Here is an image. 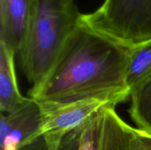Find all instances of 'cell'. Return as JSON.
I'll return each mask as SVG.
<instances>
[{"instance_id":"obj_1","label":"cell","mask_w":151,"mask_h":150,"mask_svg":"<svg viewBox=\"0 0 151 150\" xmlns=\"http://www.w3.org/2000/svg\"><path fill=\"white\" fill-rule=\"evenodd\" d=\"M128 51L79 22L45 78L30 88L29 97L37 103L64 102L128 89Z\"/></svg>"},{"instance_id":"obj_2","label":"cell","mask_w":151,"mask_h":150,"mask_svg":"<svg viewBox=\"0 0 151 150\" xmlns=\"http://www.w3.org/2000/svg\"><path fill=\"white\" fill-rule=\"evenodd\" d=\"M81 14L74 0H35L18 54L31 88L45 78L79 26Z\"/></svg>"},{"instance_id":"obj_3","label":"cell","mask_w":151,"mask_h":150,"mask_svg":"<svg viewBox=\"0 0 151 150\" xmlns=\"http://www.w3.org/2000/svg\"><path fill=\"white\" fill-rule=\"evenodd\" d=\"M80 25L127 50L151 41V0H104Z\"/></svg>"},{"instance_id":"obj_4","label":"cell","mask_w":151,"mask_h":150,"mask_svg":"<svg viewBox=\"0 0 151 150\" xmlns=\"http://www.w3.org/2000/svg\"><path fill=\"white\" fill-rule=\"evenodd\" d=\"M128 89L64 102L37 103L41 137L49 150H59L64 139L104 107H115L130 98Z\"/></svg>"},{"instance_id":"obj_5","label":"cell","mask_w":151,"mask_h":150,"mask_svg":"<svg viewBox=\"0 0 151 150\" xmlns=\"http://www.w3.org/2000/svg\"><path fill=\"white\" fill-rule=\"evenodd\" d=\"M78 150H136L135 128L104 107L77 128Z\"/></svg>"},{"instance_id":"obj_6","label":"cell","mask_w":151,"mask_h":150,"mask_svg":"<svg viewBox=\"0 0 151 150\" xmlns=\"http://www.w3.org/2000/svg\"><path fill=\"white\" fill-rule=\"evenodd\" d=\"M39 104L33 100L14 112L0 113V150H19L42 138Z\"/></svg>"},{"instance_id":"obj_7","label":"cell","mask_w":151,"mask_h":150,"mask_svg":"<svg viewBox=\"0 0 151 150\" xmlns=\"http://www.w3.org/2000/svg\"><path fill=\"white\" fill-rule=\"evenodd\" d=\"M35 0H0V42L19 54Z\"/></svg>"},{"instance_id":"obj_8","label":"cell","mask_w":151,"mask_h":150,"mask_svg":"<svg viewBox=\"0 0 151 150\" xmlns=\"http://www.w3.org/2000/svg\"><path fill=\"white\" fill-rule=\"evenodd\" d=\"M15 56L12 50L0 42V111L4 114L16 111L31 99L20 93L15 70Z\"/></svg>"},{"instance_id":"obj_9","label":"cell","mask_w":151,"mask_h":150,"mask_svg":"<svg viewBox=\"0 0 151 150\" xmlns=\"http://www.w3.org/2000/svg\"><path fill=\"white\" fill-rule=\"evenodd\" d=\"M151 77V41L129 50L126 86L130 93Z\"/></svg>"},{"instance_id":"obj_10","label":"cell","mask_w":151,"mask_h":150,"mask_svg":"<svg viewBox=\"0 0 151 150\" xmlns=\"http://www.w3.org/2000/svg\"><path fill=\"white\" fill-rule=\"evenodd\" d=\"M130 100L128 112L136 128L151 134V77L132 92Z\"/></svg>"},{"instance_id":"obj_11","label":"cell","mask_w":151,"mask_h":150,"mask_svg":"<svg viewBox=\"0 0 151 150\" xmlns=\"http://www.w3.org/2000/svg\"><path fill=\"white\" fill-rule=\"evenodd\" d=\"M136 150H151V134L135 128Z\"/></svg>"},{"instance_id":"obj_12","label":"cell","mask_w":151,"mask_h":150,"mask_svg":"<svg viewBox=\"0 0 151 150\" xmlns=\"http://www.w3.org/2000/svg\"><path fill=\"white\" fill-rule=\"evenodd\" d=\"M78 133L76 128L64 139L59 150H78Z\"/></svg>"},{"instance_id":"obj_13","label":"cell","mask_w":151,"mask_h":150,"mask_svg":"<svg viewBox=\"0 0 151 150\" xmlns=\"http://www.w3.org/2000/svg\"><path fill=\"white\" fill-rule=\"evenodd\" d=\"M19 150H49L47 148L46 143L44 142L42 138L38 139L37 141H35V142L22 148Z\"/></svg>"}]
</instances>
